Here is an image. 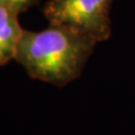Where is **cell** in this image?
Here are the masks:
<instances>
[{"label":"cell","instance_id":"277c9868","mask_svg":"<svg viewBox=\"0 0 135 135\" xmlns=\"http://www.w3.org/2000/svg\"><path fill=\"white\" fill-rule=\"evenodd\" d=\"M37 1L38 0H0V3H3V5L14 8L19 14H22V12L26 11L28 8L36 5Z\"/></svg>","mask_w":135,"mask_h":135},{"label":"cell","instance_id":"7a4b0ae2","mask_svg":"<svg viewBox=\"0 0 135 135\" xmlns=\"http://www.w3.org/2000/svg\"><path fill=\"white\" fill-rule=\"evenodd\" d=\"M114 0H49L43 15L50 25H62L104 42L112 35L110 8Z\"/></svg>","mask_w":135,"mask_h":135},{"label":"cell","instance_id":"3957f363","mask_svg":"<svg viewBox=\"0 0 135 135\" xmlns=\"http://www.w3.org/2000/svg\"><path fill=\"white\" fill-rule=\"evenodd\" d=\"M18 15L14 8L0 3V66L15 60L25 31L18 22Z\"/></svg>","mask_w":135,"mask_h":135},{"label":"cell","instance_id":"6da1fadb","mask_svg":"<svg viewBox=\"0 0 135 135\" xmlns=\"http://www.w3.org/2000/svg\"><path fill=\"white\" fill-rule=\"evenodd\" d=\"M97 44L77 29L50 25L41 32L24 31L15 61L31 78L63 87L80 77Z\"/></svg>","mask_w":135,"mask_h":135}]
</instances>
